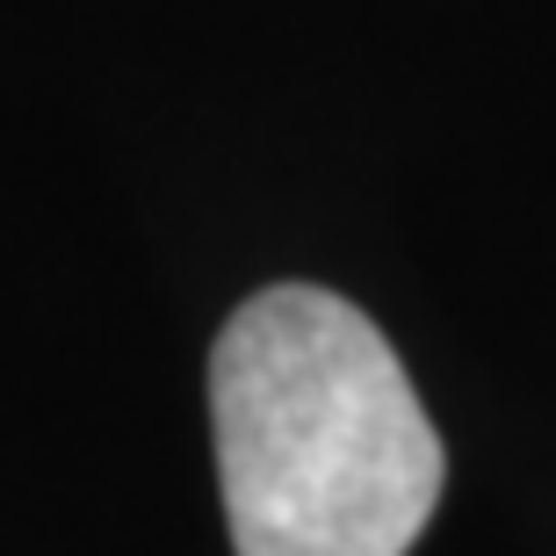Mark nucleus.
I'll return each mask as SVG.
<instances>
[{
    "label": "nucleus",
    "mask_w": 556,
    "mask_h": 556,
    "mask_svg": "<svg viewBox=\"0 0 556 556\" xmlns=\"http://www.w3.org/2000/svg\"><path fill=\"white\" fill-rule=\"evenodd\" d=\"M210 433L239 556H405L448 484L397 348L311 282H275L225 318Z\"/></svg>",
    "instance_id": "obj_1"
}]
</instances>
